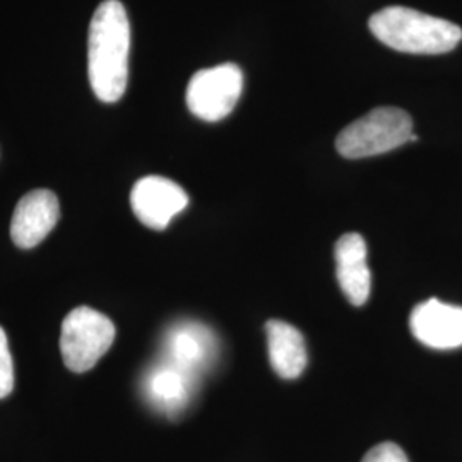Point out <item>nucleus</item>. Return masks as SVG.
Wrapping results in <instances>:
<instances>
[{
    "instance_id": "obj_1",
    "label": "nucleus",
    "mask_w": 462,
    "mask_h": 462,
    "mask_svg": "<svg viewBox=\"0 0 462 462\" xmlns=\"http://www.w3.org/2000/svg\"><path fill=\"white\" fill-rule=\"evenodd\" d=\"M131 23L118 0H105L95 11L88 36V74L99 101L116 103L129 79Z\"/></svg>"
},
{
    "instance_id": "obj_2",
    "label": "nucleus",
    "mask_w": 462,
    "mask_h": 462,
    "mask_svg": "<svg viewBox=\"0 0 462 462\" xmlns=\"http://www.w3.org/2000/svg\"><path fill=\"white\" fill-rule=\"evenodd\" d=\"M368 28L383 45L416 55L447 53L462 40L457 24L401 5L375 13L368 21Z\"/></svg>"
},
{
    "instance_id": "obj_3",
    "label": "nucleus",
    "mask_w": 462,
    "mask_h": 462,
    "mask_svg": "<svg viewBox=\"0 0 462 462\" xmlns=\"http://www.w3.org/2000/svg\"><path fill=\"white\" fill-rule=\"evenodd\" d=\"M416 141L411 116L396 106H379L343 129L336 139V149L347 160H360Z\"/></svg>"
},
{
    "instance_id": "obj_4",
    "label": "nucleus",
    "mask_w": 462,
    "mask_h": 462,
    "mask_svg": "<svg viewBox=\"0 0 462 462\" xmlns=\"http://www.w3.org/2000/svg\"><path fill=\"white\" fill-rule=\"evenodd\" d=\"M116 326L106 315L89 307H78L62 322L60 351L67 368L74 374L91 370L112 347Z\"/></svg>"
},
{
    "instance_id": "obj_5",
    "label": "nucleus",
    "mask_w": 462,
    "mask_h": 462,
    "mask_svg": "<svg viewBox=\"0 0 462 462\" xmlns=\"http://www.w3.org/2000/svg\"><path fill=\"white\" fill-rule=\"evenodd\" d=\"M244 91V72L235 64L202 69L187 88V106L204 122H219L230 116Z\"/></svg>"
},
{
    "instance_id": "obj_6",
    "label": "nucleus",
    "mask_w": 462,
    "mask_h": 462,
    "mask_svg": "<svg viewBox=\"0 0 462 462\" xmlns=\"http://www.w3.org/2000/svg\"><path fill=\"white\" fill-rule=\"evenodd\" d=\"M189 204V196L179 183L151 175L134 185L131 206L135 217L151 230H165L170 221L180 215Z\"/></svg>"
},
{
    "instance_id": "obj_7",
    "label": "nucleus",
    "mask_w": 462,
    "mask_h": 462,
    "mask_svg": "<svg viewBox=\"0 0 462 462\" xmlns=\"http://www.w3.org/2000/svg\"><path fill=\"white\" fill-rule=\"evenodd\" d=\"M216 355V336L213 330L200 322H179L165 334L163 360L180 366L198 379L213 365Z\"/></svg>"
},
{
    "instance_id": "obj_8",
    "label": "nucleus",
    "mask_w": 462,
    "mask_h": 462,
    "mask_svg": "<svg viewBox=\"0 0 462 462\" xmlns=\"http://www.w3.org/2000/svg\"><path fill=\"white\" fill-rule=\"evenodd\" d=\"M60 216L59 199L47 189H38L17 202L11 221V236L19 248L40 245L55 228Z\"/></svg>"
},
{
    "instance_id": "obj_9",
    "label": "nucleus",
    "mask_w": 462,
    "mask_h": 462,
    "mask_svg": "<svg viewBox=\"0 0 462 462\" xmlns=\"http://www.w3.org/2000/svg\"><path fill=\"white\" fill-rule=\"evenodd\" d=\"M410 324L414 337L425 346L433 349L462 346V307L431 298L414 307Z\"/></svg>"
},
{
    "instance_id": "obj_10",
    "label": "nucleus",
    "mask_w": 462,
    "mask_h": 462,
    "mask_svg": "<svg viewBox=\"0 0 462 462\" xmlns=\"http://www.w3.org/2000/svg\"><path fill=\"white\" fill-rule=\"evenodd\" d=\"M196 385V375L162 360L146 372L143 379V393L152 408L168 416H175L187 408L194 396Z\"/></svg>"
},
{
    "instance_id": "obj_11",
    "label": "nucleus",
    "mask_w": 462,
    "mask_h": 462,
    "mask_svg": "<svg viewBox=\"0 0 462 462\" xmlns=\"http://www.w3.org/2000/svg\"><path fill=\"white\" fill-rule=\"evenodd\" d=\"M336 276L347 301L355 307L366 303L372 290V273L366 263V244L360 233L343 235L336 247Z\"/></svg>"
},
{
    "instance_id": "obj_12",
    "label": "nucleus",
    "mask_w": 462,
    "mask_h": 462,
    "mask_svg": "<svg viewBox=\"0 0 462 462\" xmlns=\"http://www.w3.org/2000/svg\"><path fill=\"white\" fill-rule=\"evenodd\" d=\"M267 349L273 370L281 379H297L307 368V347L301 332L288 322L269 320L265 324Z\"/></svg>"
},
{
    "instance_id": "obj_13",
    "label": "nucleus",
    "mask_w": 462,
    "mask_h": 462,
    "mask_svg": "<svg viewBox=\"0 0 462 462\" xmlns=\"http://www.w3.org/2000/svg\"><path fill=\"white\" fill-rule=\"evenodd\" d=\"M14 389V364L9 351L5 330L0 328V399L9 396Z\"/></svg>"
},
{
    "instance_id": "obj_14",
    "label": "nucleus",
    "mask_w": 462,
    "mask_h": 462,
    "mask_svg": "<svg viewBox=\"0 0 462 462\" xmlns=\"http://www.w3.org/2000/svg\"><path fill=\"white\" fill-rule=\"evenodd\" d=\"M362 462H410L404 450L393 442H382L365 454Z\"/></svg>"
}]
</instances>
